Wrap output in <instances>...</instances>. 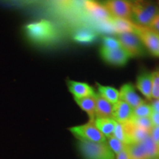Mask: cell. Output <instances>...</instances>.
<instances>
[{
	"label": "cell",
	"mask_w": 159,
	"mask_h": 159,
	"mask_svg": "<svg viewBox=\"0 0 159 159\" xmlns=\"http://www.w3.org/2000/svg\"><path fill=\"white\" fill-rule=\"evenodd\" d=\"M25 30L28 39L37 44H49L57 37L54 25L45 19L28 24Z\"/></svg>",
	"instance_id": "6da1fadb"
},
{
	"label": "cell",
	"mask_w": 159,
	"mask_h": 159,
	"mask_svg": "<svg viewBox=\"0 0 159 159\" xmlns=\"http://www.w3.org/2000/svg\"><path fill=\"white\" fill-rule=\"evenodd\" d=\"M132 4L131 21L137 25L149 27L159 13L158 6L153 0H130Z\"/></svg>",
	"instance_id": "7a4b0ae2"
},
{
	"label": "cell",
	"mask_w": 159,
	"mask_h": 159,
	"mask_svg": "<svg viewBox=\"0 0 159 159\" xmlns=\"http://www.w3.org/2000/svg\"><path fill=\"white\" fill-rule=\"evenodd\" d=\"M79 150L85 159H115L114 152L105 143L79 141Z\"/></svg>",
	"instance_id": "3957f363"
},
{
	"label": "cell",
	"mask_w": 159,
	"mask_h": 159,
	"mask_svg": "<svg viewBox=\"0 0 159 159\" xmlns=\"http://www.w3.org/2000/svg\"><path fill=\"white\" fill-rule=\"evenodd\" d=\"M94 121L89 120V122L85 125L72 127L69 128V130L77 139H79V141L105 143L107 142L106 138L97 129Z\"/></svg>",
	"instance_id": "277c9868"
},
{
	"label": "cell",
	"mask_w": 159,
	"mask_h": 159,
	"mask_svg": "<svg viewBox=\"0 0 159 159\" xmlns=\"http://www.w3.org/2000/svg\"><path fill=\"white\" fill-rule=\"evenodd\" d=\"M117 40L120 43L122 48L128 52L129 56L142 57L147 54V49L134 33H126L117 35Z\"/></svg>",
	"instance_id": "5b68a950"
},
{
	"label": "cell",
	"mask_w": 159,
	"mask_h": 159,
	"mask_svg": "<svg viewBox=\"0 0 159 159\" xmlns=\"http://www.w3.org/2000/svg\"><path fill=\"white\" fill-rule=\"evenodd\" d=\"M101 4L112 17L131 20L132 4L130 0H103Z\"/></svg>",
	"instance_id": "8992f818"
},
{
	"label": "cell",
	"mask_w": 159,
	"mask_h": 159,
	"mask_svg": "<svg viewBox=\"0 0 159 159\" xmlns=\"http://www.w3.org/2000/svg\"><path fill=\"white\" fill-rule=\"evenodd\" d=\"M135 34L141 39L143 44L152 55H155L159 49V35L148 27L136 25Z\"/></svg>",
	"instance_id": "52a82bcc"
},
{
	"label": "cell",
	"mask_w": 159,
	"mask_h": 159,
	"mask_svg": "<svg viewBox=\"0 0 159 159\" xmlns=\"http://www.w3.org/2000/svg\"><path fill=\"white\" fill-rule=\"evenodd\" d=\"M99 53L105 62L116 66H123L127 64L129 58L130 57L128 52L122 47L115 49H109L101 47Z\"/></svg>",
	"instance_id": "ba28073f"
},
{
	"label": "cell",
	"mask_w": 159,
	"mask_h": 159,
	"mask_svg": "<svg viewBox=\"0 0 159 159\" xmlns=\"http://www.w3.org/2000/svg\"><path fill=\"white\" fill-rule=\"evenodd\" d=\"M83 9L95 21H108L112 18L102 4L94 0H84Z\"/></svg>",
	"instance_id": "9c48e42d"
},
{
	"label": "cell",
	"mask_w": 159,
	"mask_h": 159,
	"mask_svg": "<svg viewBox=\"0 0 159 159\" xmlns=\"http://www.w3.org/2000/svg\"><path fill=\"white\" fill-rule=\"evenodd\" d=\"M119 99L124 101L134 109L144 102V99L136 94L134 85L132 83H125L119 91Z\"/></svg>",
	"instance_id": "30bf717a"
},
{
	"label": "cell",
	"mask_w": 159,
	"mask_h": 159,
	"mask_svg": "<svg viewBox=\"0 0 159 159\" xmlns=\"http://www.w3.org/2000/svg\"><path fill=\"white\" fill-rule=\"evenodd\" d=\"M133 109L124 101L119 100L114 104L112 119L117 122L125 123L130 121L133 117Z\"/></svg>",
	"instance_id": "8fae6325"
},
{
	"label": "cell",
	"mask_w": 159,
	"mask_h": 159,
	"mask_svg": "<svg viewBox=\"0 0 159 159\" xmlns=\"http://www.w3.org/2000/svg\"><path fill=\"white\" fill-rule=\"evenodd\" d=\"M131 144L141 143L150 135V131L136 126L131 121L122 123Z\"/></svg>",
	"instance_id": "7c38bea8"
},
{
	"label": "cell",
	"mask_w": 159,
	"mask_h": 159,
	"mask_svg": "<svg viewBox=\"0 0 159 159\" xmlns=\"http://www.w3.org/2000/svg\"><path fill=\"white\" fill-rule=\"evenodd\" d=\"M69 90L73 94L75 98H83L87 97H94V89L85 83L77 82L74 80L67 81Z\"/></svg>",
	"instance_id": "4fadbf2b"
},
{
	"label": "cell",
	"mask_w": 159,
	"mask_h": 159,
	"mask_svg": "<svg viewBox=\"0 0 159 159\" xmlns=\"http://www.w3.org/2000/svg\"><path fill=\"white\" fill-rule=\"evenodd\" d=\"M96 108H95V117L96 118H111L113 115L114 105L107 99L96 93L94 95ZM95 118V119H96Z\"/></svg>",
	"instance_id": "5bb4252c"
},
{
	"label": "cell",
	"mask_w": 159,
	"mask_h": 159,
	"mask_svg": "<svg viewBox=\"0 0 159 159\" xmlns=\"http://www.w3.org/2000/svg\"><path fill=\"white\" fill-rule=\"evenodd\" d=\"M152 72L144 71L137 77L136 87L148 99H152Z\"/></svg>",
	"instance_id": "9a60e30c"
},
{
	"label": "cell",
	"mask_w": 159,
	"mask_h": 159,
	"mask_svg": "<svg viewBox=\"0 0 159 159\" xmlns=\"http://www.w3.org/2000/svg\"><path fill=\"white\" fill-rule=\"evenodd\" d=\"M72 39L77 43H83V44H90L96 41L97 34L92 29L83 27L75 32Z\"/></svg>",
	"instance_id": "2e32d148"
},
{
	"label": "cell",
	"mask_w": 159,
	"mask_h": 159,
	"mask_svg": "<svg viewBox=\"0 0 159 159\" xmlns=\"http://www.w3.org/2000/svg\"><path fill=\"white\" fill-rule=\"evenodd\" d=\"M110 22L114 27L116 34H122L126 33H134L136 30V24L131 20L119 19L112 17L110 19Z\"/></svg>",
	"instance_id": "e0dca14e"
},
{
	"label": "cell",
	"mask_w": 159,
	"mask_h": 159,
	"mask_svg": "<svg viewBox=\"0 0 159 159\" xmlns=\"http://www.w3.org/2000/svg\"><path fill=\"white\" fill-rule=\"evenodd\" d=\"M94 122L97 129L104 135L105 138H109L114 135L116 127V121L114 119L96 118Z\"/></svg>",
	"instance_id": "ac0fdd59"
},
{
	"label": "cell",
	"mask_w": 159,
	"mask_h": 159,
	"mask_svg": "<svg viewBox=\"0 0 159 159\" xmlns=\"http://www.w3.org/2000/svg\"><path fill=\"white\" fill-rule=\"evenodd\" d=\"M75 102L80 107L83 111H85L89 115L90 120L94 121L95 118V108L96 102L94 97H87L83 98H75Z\"/></svg>",
	"instance_id": "d6986e66"
},
{
	"label": "cell",
	"mask_w": 159,
	"mask_h": 159,
	"mask_svg": "<svg viewBox=\"0 0 159 159\" xmlns=\"http://www.w3.org/2000/svg\"><path fill=\"white\" fill-rule=\"evenodd\" d=\"M98 89V94H100L103 98L112 103L113 105L119 100V91L117 89L111 86H106L97 83Z\"/></svg>",
	"instance_id": "ffe728a7"
},
{
	"label": "cell",
	"mask_w": 159,
	"mask_h": 159,
	"mask_svg": "<svg viewBox=\"0 0 159 159\" xmlns=\"http://www.w3.org/2000/svg\"><path fill=\"white\" fill-rule=\"evenodd\" d=\"M141 143L144 147L148 159H159V150L158 144L152 140L150 135Z\"/></svg>",
	"instance_id": "44dd1931"
},
{
	"label": "cell",
	"mask_w": 159,
	"mask_h": 159,
	"mask_svg": "<svg viewBox=\"0 0 159 159\" xmlns=\"http://www.w3.org/2000/svg\"><path fill=\"white\" fill-rule=\"evenodd\" d=\"M130 159H148L142 143H134L127 146Z\"/></svg>",
	"instance_id": "7402d4cb"
},
{
	"label": "cell",
	"mask_w": 159,
	"mask_h": 159,
	"mask_svg": "<svg viewBox=\"0 0 159 159\" xmlns=\"http://www.w3.org/2000/svg\"><path fill=\"white\" fill-rule=\"evenodd\" d=\"M113 136L116 137L117 139H119L122 143H124L125 144L129 145L131 144L130 140L129 139L128 135H127V133L125 130L122 123L116 122V127H115V130Z\"/></svg>",
	"instance_id": "603a6c76"
},
{
	"label": "cell",
	"mask_w": 159,
	"mask_h": 159,
	"mask_svg": "<svg viewBox=\"0 0 159 159\" xmlns=\"http://www.w3.org/2000/svg\"><path fill=\"white\" fill-rule=\"evenodd\" d=\"M152 113V109L150 105L142 103L133 110V116L134 117H150Z\"/></svg>",
	"instance_id": "cb8c5ba5"
},
{
	"label": "cell",
	"mask_w": 159,
	"mask_h": 159,
	"mask_svg": "<svg viewBox=\"0 0 159 159\" xmlns=\"http://www.w3.org/2000/svg\"><path fill=\"white\" fill-rule=\"evenodd\" d=\"M106 142L109 146V148H111V150L116 155L119 153L120 152H122L128 146V145L125 144L124 143H122L121 141H119V139H117L114 136L108 138V142Z\"/></svg>",
	"instance_id": "d4e9b609"
},
{
	"label": "cell",
	"mask_w": 159,
	"mask_h": 159,
	"mask_svg": "<svg viewBox=\"0 0 159 159\" xmlns=\"http://www.w3.org/2000/svg\"><path fill=\"white\" fill-rule=\"evenodd\" d=\"M134 125L136 126L142 128L145 130H150L152 128L153 125H152V121H151L150 117H134L133 116L132 119H130Z\"/></svg>",
	"instance_id": "484cf974"
},
{
	"label": "cell",
	"mask_w": 159,
	"mask_h": 159,
	"mask_svg": "<svg viewBox=\"0 0 159 159\" xmlns=\"http://www.w3.org/2000/svg\"><path fill=\"white\" fill-rule=\"evenodd\" d=\"M152 99H159V71L152 72Z\"/></svg>",
	"instance_id": "4316f807"
},
{
	"label": "cell",
	"mask_w": 159,
	"mask_h": 159,
	"mask_svg": "<svg viewBox=\"0 0 159 159\" xmlns=\"http://www.w3.org/2000/svg\"><path fill=\"white\" fill-rule=\"evenodd\" d=\"M103 48L109 49H115L121 48V44L119 41L116 39L105 36L102 40V47Z\"/></svg>",
	"instance_id": "83f0119b"
},
{
	"label": "cell",
	"mask_w": 159,
	"mask_h": 159,
	"mask_svg": "<svg viewBox=\"0 0 159 159\" xmlns=\"http://www.w3.org/2000/svg\"><path fill=\"white\" fill-rule=\"evenodd\" d=\"M97 28L102 33H108V34H116L114 27L110 22V20L108 21H97Z\"/></svg>",
	"instance_id": "f1b7e54d"
},
{
	"label": "cell",
	"mask_w": 159,
	"mask_h": 159,
	"mask_svg": "<svg viewBox=\"0 0 159 159\" xmlns=\"http://www.w3.org/2000/svg\"><path fill=\"white\" fill-rule=\"evenodd\" d=\"M150 136L157 144L159 142V126H153L150 130Z\"/></svg>",
	"instance_id": "f546056e"
},
{
	"label": "cell",
	"mask_w": 159,
	"mask_h": 159,
	"mask_svg": "<svg viewBox=\"0 0 159 159\" xmlns=\"http://www.w3.org/2000/svg\"><path fill=\"white\" fill-rule=\"evenodd\" d=\"M148 27H150L151 30H152L159 35V13L154 18V19L152 20Z\"/></svg>",
	"instance_id": "4dcf8cb0"
},
{
	"label": "cell",
	"mask_w": 159,
	"mask_h": 159,
	"mask_svg": "<svg viewBox=\"0 0 159 159\" xmlns=\"http://www.w3.org/2000/svg\"><path fill=\"white\" fill-rule=\"evenodd\" d=\"M150 117L153 126H159V113L152 111V114L150 115Z\"/></svg>",
	"instance_id": "1f68e13d"
},
{
	"label": "cell",
	"mask_w": 159,
	"mask_h": 159,
	"mask_svg": "<svg viewBox=\"0 0 159 159\" xmlns=\"http://www.w3.org/2000/svg\"><path fill=\"white\" fill-rule=\"evenodd\" d=\"M116 159H130L127 148L116 155Z\"/></svg>",
	"instance_id": "d6a6232c"
},
{
	"label": "cell",
	"mask_w": 159,
	"mask_h": 159,
	"mask_svg": "<svg viewBox=\"0 0 159 159\" xmlns=\"http://www.w3.org/2000/svg\"><path fill=\"white\" fill-rule=\"evenodd\" d=\"M151 107H152V111L159 113V99H154L151 103Z\"/></svg>",
	"instance_id": "836d02e7"
},
{
	"label": "cell",
	"mask_w": 159,
	"mask_h": 159,
	"mask_svg": "<svg viewBox=\"0 0 159 159\" xmlns=\"http://www.w3.org/2000/svg\"><path fill=\"white\" fill-rule=\"evenodd\" d=\"M154 56H156V57H159V49H158V51L156 52V54H155Z\"/></svg>",
	"instance_id": "e575fe53"
},
{
	"label": "cell",
	"mask_w": 159,
	"mask_h": 159,
	"mask_svg": "<svg viewBox=\"0 0 159 159\" xmlns=\"http://www.w3.org/2000/svg\"><path fill=\"white\" fill-rule=\"evenodd\" d=\"M158 7H159V0H158Z\"/></svg>",
	"instance_id": "d590c367"
},
{
	"label": "cell",
	"mask_w": 159,
	"mask_h": 159,
	"mask_svg": "<svg viewBox=\"0 0 159 159\" xmlns=\"http://www.w3.org/2000/svg\"><path fill=\"white\" fill-rule=\"evenodd\" d=\"M158 150H159V142H158Z\"/></svg>",
	"instance_id": "8d00e7d4"
},
{
	"label": "cell",
	"mask_w": 159,
	"mask_h": 159,
	"mask_svg": "<svg viewBox=\"0 0 159 159\" xmlns=\"http://www.w3.org/2000/svg\"><path fill=\"white\" fill-rule=\"evenodd\" d=\"M94 1H96V0H94Z\"/></svg>",
	"instance_id": "74e56055"
}]
</instances>
